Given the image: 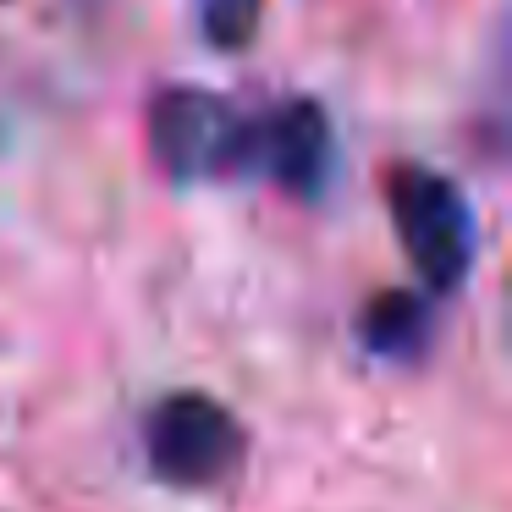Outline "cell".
I'll return each mask as SVG.
<instances>
[{
  "label": "cell",
  "instance_id": "6da1fadb",
  "mask_svg": "<svg viewBox=\"0 0 512 512\" xmlns=\"http://www.w3.org/2000/svg\"><path fill=\"white\" fill-rule=\"evenodd\" d=\"M149 155L171 182L243 177L254 155V116L210 89H166L149 105Z\"/></svg>",
  "mask_w": 512,
  "mask_h": 512
},
{
  "label": "cell",
  "instance_id": "277c9868",
  "mask_svg": "<svg viewBox=\"0 0 512 512\" xmlns=\"http://www.w3.org/2000/svg\"><path fill=\"white\" fill-rule=\"evenodd\" d=\"M248 171L276 177L287 193L314 199L331 177V122L314 100H287L270 116H254V155Z\"/></svg>",
  "mask_w": 512,
  "mask_h": 512
},
{
  "label": "cell",
  "instance_id": "8992f818",
  "mask_svg": "<svg viewBox=\"0 0 512 512\" xmlns=\"http://www.w3.org/2000/svg\"><path fill=\"white\" fill-rule=\"evenodd\" d=\"M259 17H265V0H199L204 39H210L215 50H243V45H254Z\"/></svg>",
  "mask_w": 512,
  "mask_h": 512
},
{
  "label": "cell",
  "instance_id": "5b68a950",
  "mask_svg": "<svg viewBox=\"0 0 512 512\" xmlns=\"http://www.w3.org/2000/svg\"><path fill=\"white\" fill-rule=\"evenodd\" d=\"M358 336H364L369 353L380 358H413L430 336V314H424L419 292H402V287H386L364 303L358 314Z\"/></svg>",
  "mask_w": 512,
  "mask_h": 512
},
{
  "label": "cell",
  "instance_id": "7a4b0ae2",
  "mask_svg": "<svg viewBox=\"0 0 512 512\" xmlns=\"http://www.w3.org/2000/svg\"><path fill=\"white\" fill-rule=\"evenodd\" d=\"M386 199L413 276L430 292H452L474 265V215H468L463 193L441 171L397 166L386 177Z\"/></svg>",
  "mask_w": 512,
  "mask_h": 512
},
{
  "label": "cell",
  "instance_id": "3957f363",
  "mask_svg": "<svg viewBox=\"0 0 512 512\" xmlns=\"http://www.w3.org/2000/svg\"><path fill=\"white\" fill-rule=\"evenodd\" d=\"M144 446L149 468L177 490H210L243 468L248 435L232 419V408H221L204 391H177L160 397L144 419Z\"/></svg>",
  "mask_w": 512,
  "mask_h": 512
}]
</instances>
